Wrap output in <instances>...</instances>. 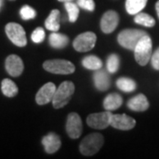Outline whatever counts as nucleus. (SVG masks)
I'll return each instance as SVG.
<instances>
[{
    "label": "nucleus",
    "mask_w": 159,
    "mask_h": 159,
    "mask_svg": "<svg viewBox=\"0 0 159 159\" xmlns=\"http://www.w3.org/2000/svg\"><path fill=\"white\" fill-rule=\"evenodd\" d=\"M104 139L99 133H92L84 137L80 144V151L84 156L89 157L97 153L103 145Z\"/></svg>",
    "instance_id": "nucleus-1"
},
{
    "label": "nucleus",
    "mask_w": 159,
    "mask_h": 159,
    "mask_svg": "<svg viewBox=\"0 0 159 159\" xmlns=\"http://www.w3.org/2000/svg\"><path fill=\"white\" fill-rule=\"evenodd\" d=\"M75 90L74 84L72 81H64L57 88L56 92L54 94V97L52 99V104L55 109L62 108L66 106L69 101L71 100V97L73 96Z\"/></svg>",
    "instance_id": "nucleus-2"
},
{
    "label": "nucleus",
    "mask_w": 159,
    "mask_h": 159,
    "mask_svg": "<svg viewBox=\"0 0 159 159\" xmlns=\"http://www.w3.org/2000/svg\"><path fill=\"white\" fill-rule=\"evenodd\" d=\"M134 51L136 62L142 66H146L152 56V41L148 34L139 41Z\"/></svg>",
    "instance_id": "nucleus-3"
},
{
    "label": "nucleus",
    "mask_w": 159,
    "mask_h": 159,
    "mask_svg": "<svg viewBox=\"0 0 159 159\" xmlns=\"http://www.w3.org/2000/svg\"><path fill=\"white\" fill-rule=\"evenodd\" d=\"M147 33L145 31L140 29H125L118 34V42L123 48L134 51L139 41Z\"/></svg>",
    "instance_id": "nucleus-4"
},
{
    "label": "nucleus",
    "mask_w": 159,
    "mask_h": 159,
    "mask_svg": "<svg viewBox=\"0 0 159 159\" xmlns=\"http://www.w3.org/2000/svg\"><path fill=\"white\" fill-rule=\"evenodd\" d=\"M43 69L55 74H71L74 73L75 66L72 62L65 59H51L43 65Z\"/></svg>",
    "instance_id": "nucleus-5"
},
{
    "label": "nucleus",
    "mask_w": 159,
    "mask_h": 159,
    "mask_svg": "<svg viewBox=\"0 0 159 159\" xmlns=\"http://www.w3.org/2000/svg\"><path fill=\"white\" fill-rule=\"evenodd\" d=\"M6 33L8 38L13 44L18 47L27 45L26 32L20 24L15 22L8 23L6 26Z\"/></svg>",
    "instance_id": "nucleus-6"
},
{
    "label": "nucleus",
    "mask_w": 159,
    "mask_h": 159,
    "mask_svg": "<svg viewBox=\"0 0 159 159\" xmlns=\"http://www.w3.org/2000/svg\"><path fill=\"white\" fill-rule=\"evenodd\" d=\"M97 42V35L93 32H85L77 35L74 40L73 46L74 50L79 52H87L92 50Z\"/></svg>",
    "instance_id": "nucleus-7"
},
{
    "label": "nucleus",
    "mask_w": 159,
    "mask_h": 159,
    "mask_svg": "<svg viewBox=\"0 0 159 159\" xmlns=\"http://www.w3.org/2000/svg\"><path fill=\"white\" fill-rule=\"evenodd\" d=\"M112 113L111 111H103L90 114L87 118V124L95 129H105L111 125Z\"/></svg>",
    "instance_id": "nucleus-8"
},
{
    "label": "nucleus",
    "mask_w": 159,
    "mask_h": 159,
    "mask_svg": "<svg viewBox=\"0 0 159 159\" xmlns=\"http://www.w3.org/2000/svg\"><path fill=\"white\" fill-rule=\"evenodd\" d=\"M66 133L68 136L72 139H78L82 134V121L76 112H72L67 116L66 125Z\"/></svg>",
    "instance_id": "nucleus-9"
},
{
    "label": "nucleus",
    "mask_w": 159,
    "mask_h": 159,
    "mask_svg": "<svg viewBox=\"0 0 159 159\" xmlns=\"http://www.w3.org/2000/svg\"><path fill=\"white\" fill-rule=\"evenodd\" d=\"M119 22V17L118 12L112 10L107 11L103 13L101 19V29L104 34H111L118 27Z\"/></svg>",
    "instance_id": "nucleus-10"
},
{
    "label": "nucleus",
    "mask_w": 159,
    "mask_h": 159,
    "mask_svg": "<svg viewBox=\"0 0 159 159\" xmlns=\"http://www.w3.org/2000/svg\"><path fill=\"white\" fill-rule=\"evenodd\" d=\"M136 125L135 119L125 114H112L111 125L119 130H131Z\"/></svg>",
    "instance_id": "nucleus-11"
},
{
    "label": "nucleus",
    "mask_w": 159,
    "mask_h": 159,
    "mask_svg": "<svg viewBox=\"0 0 159 159\" xmlns=\"http://www.w3.org/2000/svg\"><path fill=\"white\" fill-rule=\"evenodd\" d=\"M6 72L12 77H19L22 74L24 70V65H23L22 59L17 55H9L6 59Z\"/></svg>",
    "instance_id": "nucleus-12"
},
{
    "label": "nucleus",
    "mask_w": 159,
    "mask_h": 159,
    "mask_svg": "<svg viewBox=\"0 0 159 159\" xmlns=\"http://www.w3.org/2000/svg\"><path fill=\"white\" fill-rule=\"evenodd\" d=\"M56 85L52 82H48L40 89L36 96L35 101L39 105H44L52 101L54 94L56 92Z\"/></svg>",
    "instance_id": "nucleus-13"
},
{
    "label": "nucleus",
    "mask_w": 159,
    "mask_h": 159,
    "mask_svg": "<svg viewBox=\"0 0 159 159\" xmlns=\"http://www.w3.org/2000/svg\"><path fill=\"white\" fill-rule=\"evenodd\" d=\"M45 151L48 154H53L57 152L61 147V140L55 133H49L42 140Z\"/></svg>",
    "instance_id": "nucleus-14"
},
{
    "label": "nucleus",
    "mask_w": 159,
    "mask_h": 159,
    "mask_svg": "<svg viewBox=\"0 0 159 159\" xmlns=\"http://www.w3.org/2000/svg\"><path fill=\"white\" fill-rule=\"evenodd\" d=\"M127 106L134 111H145L148 109L149 103L147 97L143 94H139L134 97L131 98L127 102Z\"/></svg>",
    "instance_id": "nucleus-15"
},
{
    "label": "nucleus",
    "mask_w": 159,
    "mask_h": 159,
    "mask_svg": "<svg viewBox=\"0 0 159 159\" xmlns=\"http://www.w3.org/2000/svg\"><path fill=\"white\" fill-rule=\"evenodd\" d=\"M94 82L95 86L98 90L105 91L111 86V79L108 74L102 70H97L94 74Z\"/></svg>",
    "instance_id": "nucleus-16"
},
{
    "label": "nucleus",
    "mask_w": 159,
    "mask_h": 159,
    "mask_svg": "<svg viewBox=\"0 0 159 159\" xmlns=\"http://www.w3.org/2000/svg\"><path fill=\"white\" fill-rule=\"evenodd\" d=\"M123 102V99L120 95L117 93L109 94L103 100V108L106 111H112L117 109H119Z\"/></svg>",
    "instance_id": "nucleus-17"
},
{
    "label": "nucleus",
    "mask_w": 159,
    "mask_h": 159,
    "mask_svg": "<svg viewBox=\"0 0 159 159\" xmlns=\"http://www.w3.org/2000/svg\"><path fill=\"white\" fill-rule=\"evenodd\" d=\"M49 43L50 45L54 49H63L68 44L69 38L66 34L53 32L50 34Z\"/></svg>",
    "instance_id": "nucleus-18"
},
{
    "label": "nucleus",
    "mask_w": 159,
    "mask_h": 159,
    "mask_svg": "<svg viewBox=\"0 0 159 159\" xmlns=\"http://www.w3.org/2000/svg\"><path fill=\"white\" fill-rule=\"evenodd\" d=\"M59 18H60V11L54 9L51 11L48 18L45 20V27L48 30H51L52 32H57L60 28V22H59Z\"/></svg>",
    "instance_id": "nucleus-19"
},
{
    "label": "nucleus",
    "mask_w": 159,
    "mask_h": 159,
    "mask_svg": "<svg viewBox=\"0 0 159 159\" xmlns=\"http://www.w3.org/2000/svg\"><path fill=\"white\" fill-rule=\"evenodd\" d=\"M148 0H125V10L130 15H135L142 11Z\"/></svg>",
    "instance_id": "nucleus-20"
},
{
    "label": "nucleus",
    "mask_w": 159,
    "mask_h": 159,
    "mask_svg": "<svg viewBox=\"0 0 159 159\" xmlns=\"http://www.w3.org/2000/svg\"><path fill=\"white\" fill-rule=\"evenodd\" d=\"M1 90L3 94L7 97H15L19 92L17 85L10 79H5L1 83Z\"/></svg>",
    "instance_id": "nucleus-21"
},
{
    "label": "nucleus",
    "mask_w": 159,
    "mask_h": 159,
    "mask_svg": "<svg viewBox=\"0 0 159 159\" xmlns=\"http://www.w3.org/2000/svg\"><path fill=\"white\" fill-rule=\"evenodd\" d=\"M82 66L86 69L97 71V70L102 68V62L98 57L91 55V56H87L82 59Z\"/></svg>",
    "instance_id": "nucleus-22"
},
{
    "label": "nucleus",
    "mask_w": 159,
    "mask_h": 159,
    "mask_svg": "<svg viewBox=\"0 0 159 159\" xmlns=\"http://www.w3.org/2000/svg\"><path fill=\"white\" fill-rule=\"evenodd\" d=\"M116 85L118 87V89H119L120 90L124 91V92H127L130 93L133 91L135 90L136 89V83L134 80H132L131 78H127V77H121L119 78L117 82Z\"/></svg>",
    "instance_id": "nucleus-23"
},
{
    "label": "nucleus",
    "mask_w": 159,
    "mask_h": 159,
    "mask_svg": "<svg viewBox=\"0 0 159 159\" xmlns=\"http://www.w3.org/2000/svg\"><path fill=\"white\" fill-rule=\"evenodd\" d=\"M134 22L139 24V25L144 26V27H147V28H152L156 24V21H155V20L152 16L148 15V13L142 12V11L135 14Z\"/></svg>",
    "instance_id": "nucleus-24"
},
{
    "label": "nucleus",
    "mask_w": 159,
    "mask_h": 159,
    "mask_svg": "<svg viewBox=\"0 0 159 159\" xmlns=\"http://www.w3.org/2000/svg\"><path fill=\"white\" fill-rule=\"evenodd\" d=\"M65 8L67 11L68 19L71 22H75L79 18V7L78 5L72 2H66L65 3Z\"/></svg>",
    "instance_id": "nucleus-25"
},
{
    "label": "nucleus",
    "mask_w": 159,
    "mask_h": 159,
    "mask_svg": "<svg viewBox=\"0 0 159 159\" xmlns=\"http://www.w3.org/2000/svg\"><path fill=\"white\" fill-rule=\"evenodd\" d=\"M107 71L111 74L116 73L119 67V57L116 54H111L110 55L107 59V64H106Z\"/></svg>",
    "instance_id": "nucleus-26"
},
{
    "label": "nucleus",
    "mask_w": 159,
    "mask_h": 159,
    "mask_svg": "<svg viewBox=\"0 0 159 159\" xmlns=\"http://www.w3.org/2000/svg\"><path fill=\"white\" fill-rule=\"evenodd\" d=\"M20 17L24 20H29L34 19L36 16V11H34V9H33L31 6H24L21 7L20 11Z\"/></svg>",
    "instance_id": "nucleus-27"
},
{
    "label": "nucleus",
    "mask_w": 159,
    "mask_h": 159,
    "mask_svg": "<svg viewBox=\"0 0 159 159\" xmlns=\"http://www.w3.org/2000/svg\"><path fill=\"white\" fill-rule=\"evenodd\" d=\"M44 38H45V32L42 28L35 29L31 34V39L35 43H40L43 42Z\"/></svg>",
    "instance_id": "nucleus-28"
},
{
    "label": "nucleus",
    "mask_w": 159,
    "mask_h": 159,
    "mask_svg": "<svg viewBox=\"0 0 159 159\" xmlns=\"http://www.w3.org/2000/svg\"><path fill=\"white\" fill-rule=\"evenodd\" d=\"M77 5L80 8L89 11H94L96 7L94 0H77Z\"/></svg>",
    "instance_id": "nucleus-29"
},
{
    "label": "nucleus",
    "mask_w": 159,
    "mask_h": 159,
    "mask_svg": "<svg viewBox=\"0 0 159 159\" xmlns=\"http://www.w3.org/2000/svg\"><path fill=\"white\" fill-rule=\"evenodd\" d=\"M151 64L156 70L159 71V48H157L151 56Z\"/></svg>",
    "instance_id": "nucleus-30"
},
{
    "label": "nucleus",
    "mask_w": 159,
    "mask_h": 159,
    "mask_svg": "<svg viewBox=\"0 0 159 159\" xmlns=\"http://www.w3.org/2000/svg\"><path fill=\"white\" fill-rule=\"evenodd\" d=\"M156 10H157V16L159 18V0L156 3Z\"/></svg>",
    "instance_id": "nucleus-31"
},
{
    "label": "nucleus",
    "mask_w": 159,
    "mask_h": 159,
    "mask_svg": "<svg viewBox=\"0 0 159 159\" xmlns=\"http://www.w3.org/2000/svg\"><path fill=\"white\" fill-rule=\"evenodd\" d=\"M59 2H63V3H66V2H72L74 0H58Z\"/></svg>",
    "instance_id": "nucleus-32"
},
{
    "label": "nucleus",
    "mask_w": 159,
    "mask_h": 159,
    "mask_svg": "<svg viewBox=\"0 0 159 159\" xmlns=\"http://www.w3.org/2000/svg\"><path fill=\"white\" fill-rule=\"evenodd\" d=\"M2 6H3V0H0V9H1Z\"/></svg>",
    "instance_id": "nucleus-33"
},
{
    "label": "nucleus",
    "mask_w": 159,
    "mask_h": 159,
    "mask_svg": "<svg viewBox=\"0 0 159 159\" xmlns=\"http://www.w3.org/2000/svg\"><path fill=\"white\" fill-rule=\"evenodd\" d=\"M10 1H15V0H10Z\"/></svg>",
    "instance_id": "nucleus-34"
}]
</instances>
